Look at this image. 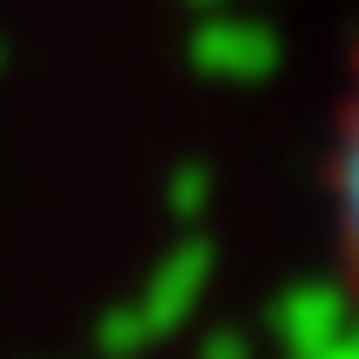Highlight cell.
Segmentation results:
<instances>
[{"label":"cell","instance_id":"cell-1","mask_svg":"<svg viewBox=\"0 0 359 359\" xmlns=\"http://www.w3.org/2000/svg\"><path fill=\"white\" fill-rule=\"evenodd\" d=\"M325 217H332V258L346 292L359 299V48L346 68L339 109H332V149H325Z\"/></svg>","mask_w":359,"mask_h":359}]
</instances>
